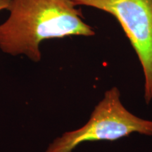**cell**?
<instances>
[{
  "label": "cell",
  "instance_id": "obj_3",
  "mask_svg": "<svg viewBox=\"0 0 152 152\" xmlns=\"http://www.w3.org/2000/svg\"><path fill=\"white\" fill-rule=\"evenodd\" d=\"M117 19L137 54L144 74V99L152 100V0H72Z\"/></svg>",
  "mask_w": 152,
  "mask_h": 152
},
{
  "label": "cell",
  "instance_id": "obj_2",
  "mask_svg": "<svg viewBox=\"0 0 152 152\" xmlns=\"http://www.w3.org/2000/svg\"><path fill=\"white\" fill-rule=\"evenodd\" d=\"M133 132L152 135V121L140 118L128 111L117 87L106 91L86 124L66 132L49 145L45 152H71L87 141L118 140Z\"/></svg>",
  "mask_w": 152,
  "mask_h": 152
},
{
  "label": "cell",
  "instance_id": "obj_1",
  "mask_svg": "<svg viewBox=\"0 0 152 152\" xmlns=\"http://www.w3.org/2000/svg\"><path fill=\"white\" fill-rule=\"evenodd\" d=\"M76 6L72 0H11L9 16L0 24V49L39 62V46L45 39L94 35Z\"/></svg>",
  "mask_w": 152,
  "mask_h": 152
},
{
  "label": "cell",
  "instance_id": "obj_4",
  "mask_svg": "<svg viewBox=\"0 0 152 152\" xmlns=\"http://www.w3.org/2000/svg\"><path fill=\"white\" fill-rule=\"evenodd\" d=\"M11 0H0V11L8 9L9 4H10Z\"/></svg>",
  "mask_w": 152,
  "mask_h": 152
}]
</instances>
